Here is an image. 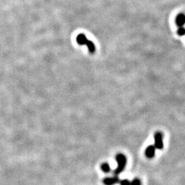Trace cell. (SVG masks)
I'll list each match as a JSON object with an SVG mask.
<instances>
[{
	"instance_id": "obj_8",
	"label": "cell",
	"mask_w": 185,
	"mask_h": 185,
	"mask_svg": "<svg viewBox=\"0 0 185 185\" xmlns=\"http://www.w3.org/2000/svg\"><path fill=\"white\" fill-rule=\"evenodd\" d=\"M130 185H141V182L139 179L135 178L130 182Z\"/></svg>"
},
{
	"instance_id": "obj_7",
	"label": "cell",
	"mask_w": 185,
	"mask_h": 185,
	"mask_svg": "<svg viewBox=\"0 0 185 185\" xmlns=\"http://www.w3.org/2000/svg\"><path fill=\"white\" fill-rule=\"evenodd\" d=\"M101 169L102 170L103 172L108 173L111 171V167H110V165L107 163V162H104V163L101 164Z\"/></svg>"
},
{
	"instance_id": "obj_9",
	"label": "cell",
	"mask_w": 185,
	"mask_h": 185,
	"mask_svg": "<svg viewBox=\"0 0 185 185\" xmlns=\"http://www.w3.org/2000/svg\"><path fill=\"white\" fill-rule=\"evenodd\" d=\"M120 185H130V181H129L128 179H123L121 181H119Z\"/></svg>"
},
{
	"instance_id": "obj_4",
	"label": "cell",
	"mask_w": 185,
	"mask_h": 185,
	"mask_svg": "<svg viewBox=\"0 0 185 185\" xmlns=\"http://www.w3.org/2000/svg\"><path fill=\"white\" fill-rule=\"evenodd\" d=\"M103 184L105 185H114L117 183L119 182V178L117 176L114 177H109V178H105L103 180Z\"/></svg>"
},
{
	"instance_id": "obj_3",
	"label": "cell",
	"mask_w": 185,
	"mask_h": 185,
	"mask_svg": "<svg viewBox=\"0 0 185 185\" xmlns=\"http://www.w3.org/2000/svg\"><path fill=\"white\" fill-rule=\"evenodd\" d=\"M162 134L160 132H157L154 134V147L156 149L161 150L163 147V141H162Z\"/></svg>"
},
{
	"instance_id": "obj_2",
	"label": "cell",
	"mask_w": 185,
	"mask_h": 185,
	"mask_svg": "<svg viewBox=\"0 0 185 185\" xmlns=\"http://www.w3.org/2000/svg\"><path fill=\"white\" fill-rule=\"evenodd\" d=\"M116 161L117 162V167L115 169L114 174L115 176H118L120 173L124 170V168L126 165V157L122 154H119L116 156Z\"/></svg>"
},
{
	"instance_id": "obj_1",
	"label": "cell",
	"mask_w": 185,
	"mask_h": 185,
	"mask_svg": "<svg viewBox=\"0 0 185 185\" xmlns=\"http://www.w3.org/2000/svg\"><path fill=\"white\" fill-rule=\"evenodd\" d=\"M76 41L80 45H86L89 51L91 54H93L95 52V50H96L94 43L92 41H91V40L87 39L84 34H80L78 35L76 38Z\"/></svg>"
},
{
	"instance_id": "obj_6",
	"label": "cell",
	"mask_w": 185,
	"mask_h": 185,
	"mask_svg": "<svg viewBox=\"0 0 185 185\" xmlns=\"http://www.w3.org/2000/svg\"><path fill=\"white\" fill-rule=\"evenodd\" d=\"M176 23L179 27H182L185 24V15L180 13L176 18Z\"/></svg>"
},
{
	"instance_id": "obj_10",
	"label": "cell",
	"mask_w": 185,
	"mask_h": 185,
	"mask_svg": "<svg viewBox=\"0 0 185 185\" xmlns=\"http://www.w3.org/2000/svg\"><path fill=\"white\" fill-rule=\"evenodd\" d=\"M178 34L179 36H183L185 34V29L183 27H180L178 30Z\"/></svg>"
},
{
	"instance_id": "obj_5",
	"label": "cell",
	"mask_w": 185,
	"mask_h": 185,
	"mask_svg": "<svg viewBox=\"0 0 185 185\" xmlns=\"http://www.w3.org/2000/svg\"><path fill=\"white\" fill-rule=\"evenodd\" d=\"M145 154L147 158H153L156 154V147H154V145H149L146 148Z\"/></svg>"
}]
</instances>
